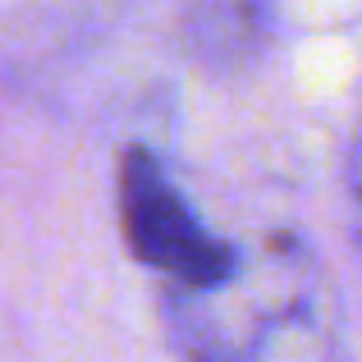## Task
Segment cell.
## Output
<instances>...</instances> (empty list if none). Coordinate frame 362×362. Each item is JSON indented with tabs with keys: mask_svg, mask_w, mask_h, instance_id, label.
<instances>
[{
	"mask_svg": "<svg viewBox=\"0 0 362 362\" xmlns=\"http://www.w3.org/2000/svg\"><path fill=\"white\" fill-rule=\"evenodd\" d=\"M119 230L133 262L188 289H216L239 271L234 243L202 230L193 206L179 197L147 147H129L119 156Z\"/></svg>",
	"mask_w": 362,
	"mask_h": 362,
	"instance_id": "6da1fadb",
	"label": "cell"
},
{
	"mask_svg": "<svg viewBox=\"0 0 362 362\" xmlns=\"http://www.w3.org/2000/svg\"><path fill=\"white\" fill-rule=\"evenodd\" d=\"M349 179H354V193H358V202H362V133H358V142H354V165H349Z\"/></svg>",
	"mask_w": 362,
	"mask_h": 362,
	"instance_id": "3957f363",
	"label": "cell"
},
{
	"mask_svg": "<svg viewBox=\"0 0 362 362\" xmlns=\"http://www.w3.org/2000/svg\"><path fill=\"white\" fill-rule=\"evenodd\" d=\"M271 37L266 0H197L188 14V42L206 64H243Z\"/></svg>",
	"mask_w": 362,
	"mask_h": 362,
	"instance_id": "7a4b0ae2",
	"label": "cell"
}]
</instances>
